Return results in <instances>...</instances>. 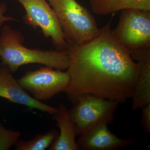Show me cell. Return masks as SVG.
I'll return each mask as SVG.
<instances>
[{
  "label": "cell",
  "mask_w": 150,
  "mask_h": 150,
  "mask_svg": "<svg viewBox=\"0 0 150 150\" xmlns=\"http://www.w3.org/2000/svg\"><path fill=\"white\" fill-rule=\"evenodd\" d=\"M113 16L88 43L67 42L69 63L67 72L70 82L64 92L74 105L87 95L119 103L133 96L139 67L131 59V51L113 36L110 28Z\"/></svg>",
  "instance_id": "cell-1"
},
{
  "label": "cell",
  "mask_w": 150,
  "mask_h": 150,
  "mask_svg": "<svg viewBox=\"0 0 150 150\" xmlns=\"http://www.w3.org/2000/svg\"><path fill=\"white\" fill-rule=\"evenodd\" d=\"M22 33L8 25L0 33V59L13 74L23 65L38 64L61 70L67 69L69 61L67 52L50 49H30L23 46Z\"/></svg>",
  "instance_id": "cell-2"
},
{
  "label": "cell",
  "mask_w": 150,
  "mask_h": 150,
  "mask_svg": "<svg viewBox=\"0 0 150 150\" xmlns=\"http://www.w3.org/2000/svg\"><path fill=\"white\" fill-rule=\"evenodd\" d=\"M56 13L67 42L85 44L99 33L93 16L76 0H46Z\"/></svg>",
  "instance_id": "cell-3"
},
{
  "label": "cell",
  "mask_w": 150,
  "mask_h": 150,
  "mask_svg": "<svg viewBox=\"0 0 150 150\" xmlns=\"http://www.w3.org/2000/svg\"><path fill=\"white\" fill-rule=\"evenodd\" d=\"M119 102L87 95L78 100L69 110L76 126V136H81L102 124L113 122Z\"/></svg>",
  "instance_id": "cell-4"
},
{
  "label": "cell",
  "mask_w": 150,
  "mask_h": 150,
  "mask_svg": "<svg viewBox=\"0 0 150 150\" xmlns=\"http://www.w3.org/2000/svg\"><path fill=\"white\" fill-rule=\"evenodd\" d=\"M112 32L115 39L131 51L150 48V11L122 10L119 22Z\"/></svg>",
  "instance_id": "cell-5"
},
{
  "label": "cell",
  "mask_w": 150,
  "mask_h": 150,
  "mask_svg": "<svg viewBox=\"0 0 150 150\" xmlns=\"http://www.w3.org/2000/svg\"><path fill=\"white\" fill-rule=\"evenodd\" d=\"M23 6L26 14L25 24L34 29L40 28L43 35L50 38L56 50L67 52L68 43L55 12L46 0H16Z\"/></svg>",
  "instance_id": "cell-6"
},
{
  "label": "cell",
  "mask_w": 150,
  "mask_h": 150,
  "mask_svg": "<svg viewBox=\"0 0 150 150\" xmlns=\"http://www.w3.org/2000/svg\"><path fill=\"white\" fill-rule=\"evenodd\" d=\"M17 81L33 98L40 101L51 99L64 91L70 83V77L67 71L45 66L35 71H28Z\"/></svg>",
  "instance_id": "cell-7"
},
{
  "label": "cell",
  "mask_w": 150,
  "mask_h": 150,
  "mask_svg": "<svg viewBox=\"0 0 150 150\" xmlns=\"http://www.w3.org/2000/svg\"><path fill=\"white\" fill-rule=\"evenodd\" d=\"M13 74L6 65L0 63L1 97L10 102L25 105L30 109H38L53 115L58 112L57 108L45 104L30 96L15 79Z\"/></svg>",
  "instance_id": "cell-8"
},
{
  "label": "cell",
  "mask_w": 150,
  "mask_h": 150,
  "mask_svg": "<svg viewBox=\"0 0 150 150\" xmlns=\"http://www.w3.org/2000/svg\"><path fill=\"white\" fill-rule=\"evenodd\" d=\"M102 124L80 136L76 141L79 150H116L134 144L136 139H123Z\"/></svg>",
  "instance_id": "cell-9"
},
{
  "label": "cell",
  "mask_w": 150,
  "mask_h": 150,
  "mask_svg": "<svg viewBox=\"0 0 150 150\" xmlns=\"http://www.w3.org/2000/svg\"><path fill=\"white\" fill-rule=\"evenodd\" d=\"M139 69L138 81L132 98V109L137 110L150 103V47L131 51Z\"/></svg>",
  "instance_id": "cell-10"
},
{
  "label": "cell",
  "mask_w": 150,
  "mask_h": 150,
  "mask_svg": "<svg viewBox=\"0 0 150 150\" xmlns=\"http://www.w3.org/2000/svg\"><path fill=\"white\" fill-rule=\"evenodd\" d=\"M58 109V112L54 116L60 134L49 150H79L76 141V126L69 110L63 103L59 104Z\"/></svg>",
  "instance_id": "cell-11"
},
{
  "label": "cell",
  "mask_w": 150,
  "mask_h": 150,
  "mask_svg": "<svg viewBox=\"0 0 150 150\" xmlns=\"http://www.w3.org/2000/svg\"><path fill=\"white\" fill-rule=\"evenodd\" d=\"M58 131L51 130L44 134H38L29 141L18 140L15 145L16 150H44L50 147L59 135Z\"/></svg>",
  "instance_id": "cell-12"
},
{
  "label": "cell",
  "mask_w": 150,
  "mask_h": 150,
  "mask_svg": "<svg viewBox=\"0 0 150 150\" xmlns=\"http://www.w3.org/2000/svg\"><path fill=\"white\" fill-rule=\"evenodd\" d=\"M138 0H89L93 12L115 13L129 8Z\"/></svg>",
  "instance_id": "cell-13"
},
{
  "label": "cell",
  "mask_w": 150,
  "mask_h": 150,
  "mask_svg": "<svg viewBox=\"0 0 150 150\" xmlns=\"http://www.w3.org/2000/svg\"><path fill=\"white\" fill-rule=\"evenodd\" d=\"M20 131L5 128L0 122V150H8L16 144L20 137Z\"/></svg>",
  "instance_id": "cell-14"
},
{
  "label": "cell",
  "mask_w": 150,
  "mask_h": 150,
  "mask_svg": "<svg viewBox=\"0 0 150 150\" xmlns=\"http://www.w3.org/2000/svg\"><path fill=\"white\" fill-rule=\"evenodd\" d=\"M142 118L140 125L146 133H150V103L142 108Z\"/></svg>",
  "instance_id": "cell-15"
},
{
  "label": "cell",
  "mask_w": 150,
  "mask_h": 150,
  "mask_svg": "<svg viewBox=\"0 0 150 150\" xmlns=\"http://www.w3.org/2000/svg\"><path fill=\"white\" fill-rule=\"evenodd\" d=\"M8 9V7L5 3L2 2L0 3V33L4 24L6 22L9 21H19L18 19L13 17L5 15Z\"/></svg>",
  "instance_id": "cell-16"
}]
</instances>
